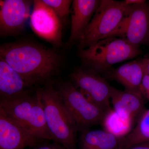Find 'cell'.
<instances>
[{"label":"cell","instance_id":"obj_1","mask_svg":"<svg viewBox=\"0 0 149 149\" xmlns=\"http://www.w3.org/2000/svg\"><path fill=\"white\" fill-rule=\"evenodd\" d=\"M0 58L21 75L29 88L52 83L62 61L54 49L28 41L1 45Z\"/></svg>","mask_w":149,"mask_h":149},{"label":"cell","instance_id":"obj_2","mask_svg":"<svg viewBox=\"0 0 149 149\" xmlns=\"http://www.w3.org/2000/svg\"><path fill=\"white\" fill-rule=\"evenodd\" d=\"M46 123L53 142L66 149H74L78 131L77 124L52 83L37 89Z\"/></svg>","mask_w":149,"mask_h":149},{"label":"cell","instance_id":"obj_3","mask_svg":"<svg viewBox=\"0 0 149 149\" xmlns=\"http://www.w3.org/2000/svg\"><path fill=\"white\" fill-rule=\"evenodd\" d=\"M142 52L140 47L126 39L111 36L88 48L79 49L77 55L87 68L100 74L108 73L113 65L136 57Z\"/></svg>","mask_w":149,"mask_h":149},{"label":"cell","instance_id":"obj_4","mask_svg":"<svg viewBox=\"0 0 149 149\" xmlns=\"http://www.w3.org/2000/svg\"><path fill=\"white\" fill-rule=\"evenodd\" d=\"M0 109L35 138L53 141L37 91L35 95L29 93L16 97L0 98Z\"/></svg>","mask_w":149,"mask_h":149},{"label":"cell","instance_id":"obj_5","mask_svg":"<svg viewBox=\"0 0 149 149\" xmlns=\"http://www.w3.org/2000/svg\"><path fill=\"white\" fill-rule=\"evenodd\" d=\"M127 5L124 1L102 0L78 42L85 49L105 38L113 36L124 20Z\"/></svg>","mask_w":149,"mask_h":149},{"label":"cell","instance_id":"obj_6","mask_svg":"<svg viewBox=\"0 0 149 149\" xmlns=\"http://www.w3.org/2000/svg\"><path fill=\"white\" fill-rule=\"evenodd\" d=\"M77 124L78 131L100 124L105 111L87 98L72 82H65L56 89Z\"/></svg>","mask_w":149,"mask_h":149},{"label":"cell","instance_id":"obj_7","mask_svg":"<svg viewBox=\"0 0 149 149\" xmlns=\"http://www.w3.org/2000/svg\"><path fill=\"white\" fill-rule=\"evenodd\" d=\"M74 86L88 99L107 111L110 104L112 86L98 72L89 68H78L70 74Z\"/></svg>","mask_w":149,"mask_h":149},{"label":"cell","instance_id":"obj_8","mask_svg":"<svg viewBox=\"0 0 149 149\" xmlns=\"http://www.w3.org/2000/svg\"><path fill=\"white\" fill-rule=\"evenodd\" d=\"M116 36L135 46L149 45V4L127 5L124 20L113 36Z\"/></svg>","mask_w":149,"mask_h":149},{"label":"cell","instance_id":"obj_9","mask_svg":"<svg viewBox=\"0 0 149 149\" xmlns=\"http://www.w3.org/2000/svg\"><path fill=\"white\" fill-rule=\"evenodd\" d=\"M30 26L38 36L59 47L62 45V22L42 0L33 1Z\"/></svg>","mask_w":149,"mask_h":149},{"label":"cell","instance_id":"obj_10","mask_svg":"<svg viewBox=\"0 0 149 149\" xmlns=\"http://www.w3.org/2000/svg\"><path fill=\"white\" fill-rule=\"evenodd\" d=\"M0 35L15 36L23 31L30 15L33 2L28 0H4L0 2Z\"/></svg>","mask_w":149,"mask_h":149},{"label":"cell","instance_id":"obj_11","mask_svg":"<svg viewBox=\"0 0 149 149\" xmlns=\"http://www.w3.org/2000/svg\"><path fill=\"white\" fill-rule=\"evenodd\" d=\"M37 139L0 109V149H24L38 146Z\"/></svg>","mask_w":149,"mask_h":149},{"label":"cell","instance_id":"obj_12","mask_svg":"<svg viewBox=\"0 0 149 149\" xmlns=\"http://www.w3.org/2000/svg\"><path fill=\"white\" fill-rule=\"evenodd\" d=\"M111 100L115 111L125 119L137 123L146 109L144 97L141 93L118 90L111 87Z\"/></svg>","mask_w":149,"mask_h":149},{"label":"cell","instance_id":"obj_13","mask_svg":"<svg viewBox=\"0 0 149 149\" xmlns=\"http://www.w3.org/2000/svg\"><path fill=\"white\" fill-rule=\"evenodd\" d=\"M101 1L74 0L72 1L71 29L66 47L78 43L80 37L91 22Z\"/></svg>","mask_w":149,"mask_h":149},{"label":"cell","instance_id":"obj_14","mask_svg":"<svg viewBox=\"0 0 149 149\" xmlns=\"http://www.w3.org/2000/svg\"><path fill=\"white\" fill-rule=\"evenodd\" d=\"M145 74L140 60L125 63L108 73L110 78L123 85L125 90L136 93H141L140 88Z\"/></svg>","mask_w":149,"mask_h":149},{"label":"cell","instance_id":"obj_15","mask_svg":"<svg viewBox=\"0 0 149 149\" xmlns=\"http://www.w3.org/2000/svg\"><path fill=\"white\" fill-rule=\"evenodd\" d=\"M29 88L18 72L0 58V96L16 97L29 93Z\"/></svg>","mask_w":149,"mask_h":149},{"label":"cell","instance_id":"obj_16","mask_svg":"<svg viewBox=\"0 0 149 149\" xmlns=\"http://www.w3.org/2000/svg\"><path fill=\"white\" fill-rule=\"evenodd\" d=\"M120 140L104 130L88 129L81 132L80 149H119Z\"/></svg>","mask_w":149,"mask_h":149},{"label":"cell","instance_id":"obj_17","mask_svg":"<svg viewBox=\"0 0 149 149\" xmlns=\"http://www.w3.org/2000/svg\"><path fill=\"white\" fill-rule=\"evenodd\" d=\"M135 123L133 120L121 117L113 109L111 108L105 113L100 124L104 130L122 139L132 131Z\"/></svg>","mask_w":149,"mask_h":149},{"label":"cell","instance_id":"obj_18","mask_svg":"<svg viewBox=\"0 0 149 149\" xmlns=\"http://www.w3.org/2000/svg\"><path fill=\"white\" fill-rule=\"evenodd\" d=\"M147 141H149V109L141 115L132 131L121 139L119 149H126L135 144Z\"/></svg>","mask_w":149,"mask_h":149},{"label":"cell","instance_id":"obj_19","mask_svg":"<svg viewBox=\"0 0 149 149\" xmlns=\"http://www.w3.org/2000/svg\"><path fill=\"white\" fill-rule=\"evenodd\" d=\"M63 21L66 20L70 13L72 1L70 0H42Z\"/></svg>","mask_w":149,"mask_h":149},{"label":"cell","instance_id":"obj_20","mask_svg":"<svg viewBox=\"0 0 149 149\" xmlns=\"http://www.w3.org/2000/svg\"><path fill=\"white\" fill-rule=\"evenodd\" d=\"M140 92L144 98L149 101V75L145 74L141 84Z\"/></svg>","mask_w":149,"mask_h":149},{"label":"cell","instance_id":"obj_21","mask_svg":"<svg viewBox=\"0 0 149 149\" xmlns=\"http://www.w3.org/2000/svg\"><path fill=\"white\" fill-rule=\"evenodd\" d=\"M35 149H66L60 144L54 142L52 143L45 144L38 146Z\"/></svg>","mask_w":149,"mask_h":149},{"label":"cell","instance_id":"obj_22","mask_svg":"<svg viewBox=\"0 0 149 149\" xmlns=\"http://www.w3.org/2000/svg\"><path fill=\"white\" fill-rule=\"evenodd\" d=\"M126 149H149V141L135 144Z\"/></svg>","mask_w":149,"mask_h":149},{"label":"cell","instance_id":"obj_23","mask_svg":"<svg viewBox=\"0 0 149 149\" xmlns=\"http://www.w3.org/2000/svg\"><path fill=\"white\" fill-rule=\"evenodd\" d=\"M143 67L145 74L149 75V58H145L140 60Z\"/></svg>","mask_w":149,"mask_h":149},{"label":"cell","instance_id":"obj_24","mask_svg":"<svg viewBox=\"0 0 149 149\" xmlns=\"http://www.w3.org/2000/svg\"><path fill=\"white\" fill-rule=\"evenodd\" d=\"M146 2V1H144V0H125V1H124V2L126 5L142 3H145Z\"/></svg>","mask_w":149,"mask_h":149}]
</instances>
